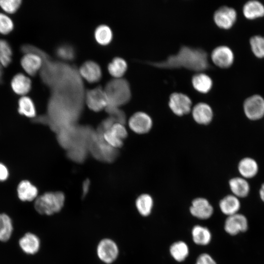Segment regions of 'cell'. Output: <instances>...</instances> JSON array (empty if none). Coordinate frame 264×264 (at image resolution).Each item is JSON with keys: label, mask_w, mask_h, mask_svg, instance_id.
<instances>
[{"label": "cell", "mask_w": 264, "mask_h": 264, "mask_svg": "<svg viewBox=\"0 0 264 264\" xmlns=\"http://www.w3.org/2000/svg\"><path fill=\"white\" fill-rule=\"evenodd\" d=\"M96 252L101 262L105 264H111L118 258L119 248L113 240L105 238L101 239L98 243Z\"/></svg>", "instance_id": "obj_6"}, {"label": "cell", "mask_w": 264, "mask_h": 264, "mask_svg": "<svg viewBox=\"0 0 264 264\" xmlns=\"http://www.w3.org/2000/svg\"><path fill=\"white\" fill-rule=\"evenodd\" d=\"M13 230L12 221L9 216L0 213V241H7L12 235Z\"/></svg>", "instance_id": "obj_34"}, {"label": "cell", "mask_w": 264, "mask_h": 264, "mask_svg": "<svg viewBox=\"0 0 264 264\" xmlns=\"http://www.w3.org/2000/svg\"><path fill=\"white\" fill-rule=\"evenodd\" d=\"M17 194L19 198L22 201H31L38 197L37 188L27 180H23L18 184Z\"/></svg>", "instance_id": "obj_21"}, {"label": "cell", "mask_w": 264, "mask_h": 264, "mask_svg": "<svg viewBox=\"0 0 264 264\" xmlns=\"http://www.w3.org/2000/svg\"><path fill=\"white\" fill-rule=\"evenodd\" d=\"M10 84L14 92L21 96L26 95L32 87V81L30 78L22 73L15 74L13 77Z\"/></svg>", "instance_id": "obj_19"}, {"label": "cell", "mask_w": 264, "mask_h": 264, "mask_svg": "<svg viewBox=\"0 0 264 264\" xmlns=\"http://www.w3.org/2000/svg\"><path fill=\"white\" fill-rule=\"evenodd\" d=\"M90 181L88 179L85 180L82 185V197H85L88 192Z\"/></svg>", "instance_id": "obj_41"}, {"label": "cell", "mask_w": 264, "mask_h": 264, "mask_svg": "<svg viewBox=\"0 0 264 264\" xmlns=\"http://www.w3.org/2000/svg\"><path fill=\"white\" fill-rule=\"evenodd\" d=\"M19 113L28 118H34L36 116L35 104L31 98L22 96L18 100Z\"/></svg>", "instance_id": "obj_31"}, {"label": "cell", "mask_w": 264, "mask_h": 264, "mask_svg": "<svg viewBox=\"0 0 264 264\" xmlns=\"http://www.w3.org/2000/svg\"><path fill=\"white\" fill-rule=\"evenodd\" d=\"M193 118L198 124L207 125L212 120L213 111L209 105L204 102L197 104L191 110Z\"/></svg>", "instance_id": "obj_18"}, {"label": "cell", "mask_w": 264, "mask_h": 264, "mask_svg": "<svg viewBox=\"0 0 264 264\" xmlns=\"http://www.w3.org/2000/svg\"><path fill=\"white\" fill-rule=\"evenodd\" d=\"M78 70L82 78L90 83L98 82L102 76L101 66L92 60L84 62L78 68Z\"/></svg>", "instance_id": "obj_13"}, {"label": "cell", "mask_w": 264, "mask_h": 264, "mask_svg": "<svg viewBox=\"0 0 264 264\" xmlns=\"http://www.w3.org/2000/svg\"><path fill=\"white\" fill-rule=\"evenodd\" d=\"M84 106L56 93H50L47 110V124L54 132L75 125L82 113Z\"/></svg>", "instance_id": "obj_1"}, {"label": "cell", "mask_w": 264, "mask_h": 264, "mask_svg": "<svg viewBox=\"0 0 264 264\" xmlns=\"http://www.w3.org/2000/svg\"><path fill=\"white\" fill-rule=\"evenodd\" d=\"M260 196L261 199L264 202V183L262 185L260 190Z\"/></svg>", "instance_id": "obj_42"}, {"label": "cell", "mask_w": 264, "mask_h": 264, "mask_svg": "<svg viewBox=\"0 0 264 264\" xmlns=\"http://www.w3.org/2000/svg\"><path fill=\"white\" fill-rule=\"evenodd\" d=\"M22 2L21 0H0V7L6 13L13 14L19 9Z\"/></svg>", "instance_id": "obj_38"}, {"label": "cell", "mask_w": 264, "mask_h": 264, "mask_svg": "<svg viewBox=\"0 0 264 264\" xmlns=\"http://www.w3.org/2000/svg\"><path fill=\"white\" fill-rule=\"evenodd\" d=\"M154 66L161 68L183 67L191 70L202 71L210 67L206 52L200 48L183 45L175 54L159 62H147Z\"/></svg>", "instance_id": "obj_2"}, {"label": "cell", "mask_w": 264, "mask_h": 264, "mask_svg": "<svg viewBox=\"0 0 264 264\" xmlns=\"http://www.w3.org/2000/svg\"><path fill=\"white\" fill-rule=\"evenodd\" d=\"M20 64L27 74L34 76L39 73L43 65V60L38 54L29 52L24 53Z\"/></svg>", "instance_id": "obj_16"}, {"label": "cell", "mask_w": 264, "mask_h": 264, "mask_svg": "<svg viewBox=\"0 0 264 264\" xmlns=\"http://www.w3.org/2000/svg\"><path fill=\"white\" fill-rule=\"evenodd\" d=\"M128 68V64L125 59L116 56L108 63V71L113 78L122 77Z\"/></svg>", "instance_id": "obj_24"}, {"label": "cell", "mask_w": 264, "mask_h": 264, "mask_svg": "<svg viewBox=\"0 0 264 264\" xmlns=\"http://www.w3.org/2000/svg\"><path fill=\"white\" fill-rule=\"evenodd\" d=\"M135 204L139 214L142 216L147 217L152 212L154 200L151 195L144 193L137 198Z\"/></svg>", "instance_id": "obj_26"}, {"label": "cell", "mask_w": 264, "mask_h": 264, "mask_svg": "<svg viewBox=\"0 0 264 264\" xmlns=\"http://www.w3.org/2000/svg\"><path fill=\"white\" fill-rule=\"evenodd\" d=\"M56 55L61 61L68 63L73 61L76 56L74 47L69 43H63L55 48Z\"/></svg>", "instance_id": "obj_32"}, {"label": "cell", "mask_w": 264, "mask_h": 264, "mask_svg": "<svg viewBox=\"0 0 264 264\" xmlns=\"http://www.w3.org/2000/svg\"><path fill=\"white\" fill-rule=\"evenodd\" d=\"M22 250L26 254L33 255L37 253L40 248L39 238L34 234L26 233L19 242Z\"/></svg>", "instance_id": "obj_20"}, {"label": "cell", "mask_w": 264, "mask_h": 264, "mask_svg": "<svg viewBox=\"0 0 264 264\" xmlns=\"http://www.w3.org/2000/svg\"><path fill=\"white\" fill-rule=\"evenodd\" d=\"M65 199V195L62 192H45L36 198L34 208L40 214L52 215L62 210Z\"/></svg>", "instance_id": "obj_4"}, {"label": "cell", "mask_w": 264, "mask_h": 264, "mask_svg": "<svg viewBox=\"0 0 264 264\" xmlns=\"http://www.w3.org/2000/svg\"><path fill=\"white\" fill-rule=\"evenodd\" d=\"M214 212L213 208L209 201L203 198L194 199L190 207V212L194 217L201 220L210 218Z\"/></svg>", "instance_id": "obj_17"}, {"label": "cell", "mask_w": 264, "mask_h": 264, "mask_svg": "<svg viewBox=\"0 0 264 264\" xmlns=\"http://www.w3.org/2000/svg\"><path fill=\"white\" fill-rule=\"evenodd\" d=\"M189 252L188 245L183 241L175 242L170 247L171 255L176 261L178 262L184 261L188 256Z\"/></svg>", "instance_id": "obj_33"}, {"label": "cell", "mask_w": 264, "mask_h": 264, "mask_svg": "<svg viewBox=\"0 0 264 264\" xmlns=\"http://www.w3.org/2000/svg\"><path fill=\"white\" fill-rule=\"evenodd\" d=\"M9 176V171L7 167L0 163V181L6 180Z\"/></svg>", "instance_id": "obj_40"}, {"label": "cell", "mask_w": 264, "mask_h": 264, "mask_svg": "<svg viewBox=\"0 0 264 264\" xmlns=\"http://www.w3.org/2000/svg\"><path fill=\"white\" fill-rule=\"evenodd\" d=\"M13 51L9 43L5 40L0 39V65L8 66L12 60Z\"/></svg>", "instance_id": "obj_35"}, {"label": "cell", "mask_w": 264, "mask_h": 264, "mask_svg": "<svg viewBox=\"0 0 264 264\" xmlns=\"http://www.w3.org/2000/svg\"><path fill=\"white\" fill-rule=\"evenodd\" d=\"M243 109L248 118L256 120L264 115V99L259 95H253L244 102Z\"/></svg>", "instance_id": "obj_10"}, {"label": "cell", "mask_w": 264, "mask_h": 264, "mask_svg": "<svg viewBox=\"0 0 264 264\" xmlns=\"http://www.w3.org/2000/svg\"><path fill=\"white\" fill-rule=\"evenodd\" d=\"M196 264H217V263L209 254L202 253L198 257Z\"/></svg>", "instance_id": "obj_39"}, {"label": "cell", "mask_w": 264, "mask_h": 264, "mask_svg": "<svg viewBox=\"0 0 264 264\" xmlns=\"http://www.w3.org/2000/svg\"><path fill=\"white\" fill-rule=\"evenodd\" d=\"M192 101L190 97L181 92L172 93L169 97V106L176 115L181 116L189 113L192 110Z\"/></svg>", "instance_id": "obj_9"}, {"label": "cell", "mask_w": 264, "mask_h": 264, "mask_svg": "<svg viewBox=\"0 0 264 264\" xmlns=\"http://www.w3.org/2000/svg\"><path fill=\"white\" fill-rule=\"evenodd\" d=\"M88 151L93 156L102 161L113 162L117 157V149L108 144L103 139L102 133L93 131L88 141Z\"/></svg>", "instance_id": "obj_5"}, {"label": "cell", "mask_w": 264, "mask_h": 264, "mask_svg": "<svg viewBox=\"0 0 264 264\" xmlns=\"http://www.w3.org/2000/svg\"><path fill=\"white\" fill-rule=\"evenodd\" d=\"M193 241L199 245H206L212 238L211 232L208 228L199 225H195L192 230Z\"/></svg>", "instance_id": "obj_28"}, {"label": "cell", "mask_w": 264, "mask_h": 264, "mask_svg": "<svg viewBox=\"0 0 264 264\" xmlns=\"http://www.w3.org/2000/svg\"><path fill=\"white\" fill-rule=\"evenodd\" d=\"M240 174L245 178L254 177L258 173V166L255 160L250 157L242 159L238 165Z\"/></svg>", "instance_id": "obj_30"}, {"label": "cell", "mask_w": 264, "mask_h": 264, "mask_svg": "<svg viewBox=\"0 0 264 264\" xmlns=\"http://www.w3.org/2000/svg\"><path fill=\"white\" fill-rule=\"evenodd\" d=\"M103 88L108 99L106 108H120L128 103L131 99V86L126 78L112 77L107 82Z\"/></svg>", "instance_id": "obj_3"}, {"label": "cell", "mask_w": 264, "mask_h": 264, "mask_svg": "<svg viewBox=\"0 0 264 264\" xmlns=\"http://www.w3.org/2000/svg\"><path fill=\"white\" fill-rule=\"evenodd\" d=\"M219 206L221 212L228 217L238 213L241 203L238 198L233 195H229L220 200Z\"/></svg>", "instance_id": "obj_22"}, {"label": "cell", "mask_w": 264, "mask_h": 264, "mask_svg": "<svg viewBox=\"0 0 264 264\" xmlns=\"http://www.w3.org/2000/svg\"><path fill=\"white\" fill-rule=\"evenodd\" d=\"M3 67L0 65V84L2 82L3 78Z\"/></svg>", "instance_id": "obj_43"}, {"label": "cell", "mask_w": 264, "mask_h": 264, "mask_svg": "<svg viewBox=\"0 0 264 264\" xmlns=\"http://www.w3.org/2000/svg\"><path fill=\"white\" fill-rule=\"evenodd\" d=\"M102 133L106 142L116 149L123 146V141L128 136V132L124 125L118 122L113 124Z\"/></svg>", "instance_id": "obj_8"}, {"label": "cell", "mask_w": 264, "mask_h": 264, "mask_svg": "<svg viewBox=\"0 0 264 264\" xmlns=\"http://www.w3.org/2000/svg\"><path fill=\"white\" fill-rule=\"evenodd\" d=\"M248 227L247 218L242 214L237 213L226 218L224 225V228L226 233L230 235H236L245 232Z\"/></svg>", "instance_id": "obj_14"}, {"label": "cell", "mask_w": 264, "mask_h": 264, "mask_svg": "<svg viewBox=\"0 0 264 264\" xmlns=\"http://www.w3.org/2000/svg\"><path fill=\"white\" fill-rule=\"evenodd\" d=\"M213 19L218 27L227 29L235 23L237 19V13L232 7L222 6L215 11Z\"/></svg>", "instance_id": "obj_12"}, {"label": "cell", "mask_w": 264, "mask_h": 264, "mask_svg": "<svg viewBox=\"0 0 264 264\" xmlns=\"http://www.w3.org/2000/svg\"><path fill=\"white\" fill-rule=\"evenodd\" d=\"M211 59L217 66L221 68H227L233 64L234 56L230 48L225 45H220L213 50Z\"/></svg>", "instance_id": "obj_15"}, {"label": "cell", "mask_w": 264, "mask_h": 264, "mask_svg": "<svg viewBox=\"0 0 264 264\" xmlns=\"http://www.w3.org/2000/svg\"><path fill=\"white\" fill-rule=\"evenodd\" d=\"M13 28L14 23L12 19L5 14L0 13V34H8Z\"/></svg>", "instance_id": "obj_37"}, {"label": "cell", "mask_w": 264, "mask_h": 264, "mask_svg": "<svg viewBox=\"0 0 264 264\" xmlns=\"http://www.w3.org/2000/svg\"><path fill=\"white\" fill-rule=\"evenodd\" d=\"M250 44L254 54L258 58H264V37L254 36L250 39Z\"/></svg>", "instance_id": "obj_36"}, {"label": "cell", "mask_w": 264, "mask_h": 264, "mask_svg": "<svg viewBox=\"0 0 264 264\" xmlns=\"http://www.w3.org/2000/svg\"><path fill=\"white\" fill-rule=\"evenodd\" d=\"M229 185L233 195L237 198L245 197L249 192V184L242 177H236L231 179Z\"/></svg>", "instance_id": "obj_25"}, {"label": "cell", "mask_w": 264, "mask_h": 264, "mask_svg": "<svg viewBox=\"0 0 264 264\" xmlns=\"http://www.w3.org/2000/svg\"><path fill=\"white\" fill-rule=\"evenodd\" d=\"M85 103L93 111L98 112L105 110L108 104V99L104 88L98 85L86 89Z\"/></svg>", "instance_id": "obj_7"}, {"label": "cell", "mask_w": 264, "mask_h": 264, "mask_svg": "<svg viewBox=\"0 0 264 264\" xmlns=\"http://www.w3.org/2000/svg\"><path fill=\"white\" fill-rule=\"evenodd\" d=\"M128 124L132 131L137 134L148 132L153 126V120L151 116L143 111H137L130 118Z\"/></svg>", "instance_id": "obj_11"}, {"label": "cell", "mask_w": 264, "mask_h": 264, "mask_svg": "<svg viewBox=\"0 0 264 264\" xmlns=\"http://www.w3.org/2000/svg\"><path fill=\"white\" fill-rule=\"evenodd\" d=\"M113 36L111 28L106 24H100L94 29L95 40L101 45H106L109 44L113 39Z\"/></svg>", "instance_id": "obj_29"}, {"label": "cell", "mask_w": 264, "mask_h": 264, "mask_svg": "<svg viewBox=\"0 0 264 264\" xmlns=\"http://www.w3.org/2000/svg\"><path fill=\"white\" fill-rule=\"evenodd\" d=\"M244 16L248 19L252 20L264 16V6L258 0L247 1L243 7Z\"/></svg>", "instance_id": "obj_27"}, {"label": "cell", "mask_w": 264, "mask_h": 264, "mask_svg": "<svg viewBox=\"0 0 264 264\" xmlns=\"http://www.w3.org/2000/svg\"><path fill=\"white\" fill-rule=\"evenodd\" d=\"M192 83L194 88L202 93L209 92L213 85L211 77L202 72L197 73L192 77Z\"/></svg>", "instance_id": "obj_23"}]
</instances>
